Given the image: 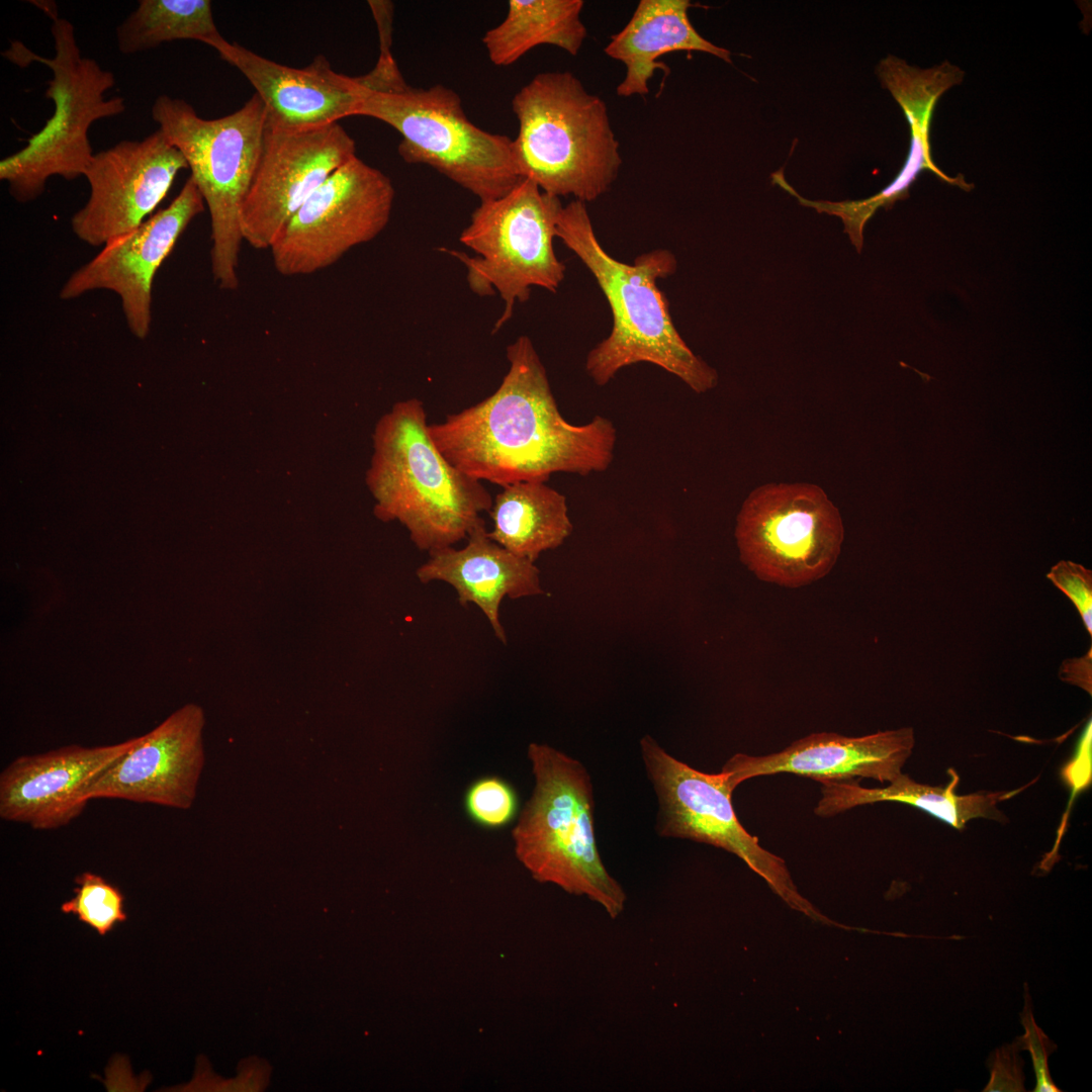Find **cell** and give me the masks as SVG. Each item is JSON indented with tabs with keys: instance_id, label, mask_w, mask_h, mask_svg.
I'll use <instances>...</instances> for the list:
<instances>
[{
	"instance_id": "16",
	"label": "cell",
	"mask_w": 1092,
	"mask_h": 1092,
	"mask_svg": "<svg viewBox=\"0 0 1092 1092\" xmlns=\"http://www.w3.org/2000/svg\"><path fill=\"white\" fill-rule=\"evenodd\" d=\"M202 709L187 704L169 715L89 786L92 799H120L176 809L193 804L204 765Z\"/></svg>"
},
{
	"instance_id": "28",
	"label": "cell",
	"mask_w": 1092,
	"mask_h": 1092,
	"mask_svg": "<svg viewBox=\"0 0 1092 1092\" xmlns=\"http://www.w3.org/2000/svg\"><path fill=\"white\" fill-rule=\"evenodd\" d=\"M518 796L504 779L489 776L474 781L464 796L468 817L477 825L497 829L511 823L518 813Z\"/></svg>"
},
{
	"instance_id": "9",
	"label": "cell",
	"mask_w": 1092,
	"mask_h": 1092,
	"mask_svg": "<svg viewBox=\"0 0 1092 1092\" xmlns=\"http://www.w3.org/2000/svg\"><path fill=\"white\" fill-rule=\"evenodd\" d=\"M562 207L559 197L524 178L508 194L480 202L471 213L459 241L475 257L440 249L463 263L471 291L478 296L497 292L504 300L492 333L510 321L516 301L529 299L533 286L556 292L563 281L566 267L553 249Z\"/></svg>"
},
{
	"instance_id": "23",
	"label": "cell",
	"mask_w": 1092,
	"mask_h": 1092,
	"mask_svg": "<svg viewBox=\"0 0 1092 1092\" xmlns=\"http://www.w3.org/2000/svg\"><path fill=\"white\" fill-rule=\"evenodd\" d=\"M948 774L951 780L944 788L917 783L904 774H900L885 788H863L856 781L823 782L822 797L814 813L820 817H831L857 806L898 802L920 808L956 829H963L969 821L976 818L1006 821L997 804L1011 798L1021 789L1012 792L959 795L956 789L960 777L953 769H948Z\"/></svg>"
},
{
	"instance_id": "8",
	"label": "cell",
	"mask_w": 1092,
	"mask_h": 1092,
	"mask_svg": "<svg viewBox=\"0 0 1092 1092\" xmlns=\"http://www.w3.org/2000/svg\"><path fill=\"white\" fill-rule=\"evenodd\" d=\"M358 115L397 130V152L404 162L432 167L480 202L505 196L524 179L513 140L472 123L460 96L444 85L392 93L367 90Z\"/></svg>"
},
{
	"instance_id": "5",
	"label": "cell",
	"mask_w": 1092,
	"mask_h": 1092,
	"mask_svg": "<svg viewBox=\"0 0 1092 1092\" xmlns=\"http://www.w3.org/2000/svg\"><path fill=\"white\" fill-rule=\"evenodd\" d=\"M528 757L535 787L512 832L517 858L536 881L585 896L617 918L627 896L597 846L588 772L546 744L531 743Z\"/></svg>"
},
{
	"instance_id": "21",
	"label": "cell",
	"mask_w": 1092,
	"mask_h": 1092,
	"mask_svg": "<svg viewBox=\"0 0 1092 1092\" xmlns=\"http://www.w3.org/2000/svg\"><path fill=\"white\" fill-rule=\"evenodd\" d=\"M461 549L445 547L429 553L430 558L417 569L422 583L434 580L453 586L462 607L476 605L487 618L495 637L507 644L499 619L503 600L544 594L540 571L535 562L520 557L487 535L485 522L468 535Z\"/></svg>"
},
{
	"instance_id": "4",
	"label": "cell",
	"mask_w": 1092,
	"mask_h": 1092,
	"mask_svg": "<svg viewBox=\"0 0 1092 1092\" xmlns=\"http://www.w3.org/2000/svg\"><path fill=\"white\" fill-rule=\"evenodd\" d=\"M519 122L514 154L523 178L550 195L593 201L623 163L605 101L571 72L534 76L513 97Z\"/></svg>"
},
{
	"instance_id": "19",
	"label": "cell",
	"mask_w": 1092,
	"mask_h": 1092,
	"mask_svg": "<svg viewBox=\"0 0 1092 1092\" xmlns=\"http://www.w3.org/2000/svg\"><path fill=\"white\" fill-rule=\"evenodd\" d=\"M914 744L910 727L860 737L820 732L800 738L780 752L761 756L736 753L722 769L734 788L748 779L781 772L820 783L857 778L890 783L902 774Z\"/></svg>"
},
{
	"instance_id": "13",
	"label": "cell",
	"mask_w": 1092,
	"mask_h": 1092,
	"mask_svg": "<svg viewBox=\"0 0 1092 1092\" xmlns=\"http://www.w3.org/2000/svg\"><path fill=\"white\" fill-rule=\"evenodd\" d=\"M356 156V143L339 122L292 126L266 115L260 159L243 202V240L254 249L272 243L306 199Z\"/></svg>"
},
{
	"instance_id": "20",
	"label": "cell",
	"mask_w": 1092,
	"mask_h": 1092,
	"mask_svg": "<svg viewBox=\"0 0 1092 1092\" xmlns=\"http://www.w3.org/2000/svg\"><path fill=\"white\" fill-rule=\"evenodd\" d=\"M218 54L252 84L270 116L292 126L328 125L358 115L368 90L362 76L335 72L321 55L306 67L293 68L230 41Z\"/></svg>"
},
{
	"instance_id": "3",
	"label": "cell",
	"mask_w": 1092,
	"mask_h": 1092,
	"mask_svg": "<svg viewBox=\"0 0 1092 1092\" xmlns=\"http://www.w3.org/2000/svg\"><path fill=\"white\" fill-rule=\"evenodd\" d=\"M368 484L375 512L397 520L428 553L466 539L492 505L483 483L452 465L428 433L418 398L395 403L378 423Z\"/></svg>"
},
{
	"instance_id": "11",
	"label": "cell",
	"mask_w": 1092,
	"mask_h": 1092,
	"mask_svg": "<svg viewBox=\"0 0 1092 1092\" xmlns=\"http://www.w3.org/2000/svg\"><path fill=\"white\" fill-rule=\"evenodd\" d=\"M395 190L380 170L357 156L338 168L293 214L270 247L286 277L326 269L387 225Z\"/></svg>"
},
{
	"instance_id": "25",
	"label": "cell",
	"mask_w": 1092,
	"mask_h": 1092,
	"mask_svg": "<svg viewBox=\"0 0 1092 1092\" xmlns=\"http://www.w3.org/2000/svg\"><path fill=\"white\" fill-rule=\"evenodd\" d=\"M583 5L582 0H510L505 19L482 37L490 62L512 65L541 44L576 56L587 35Z\"/></svg>"
},
{
	"instance_id": "15",
	"label": "cell",
	"mask_w": 1092,
	"mask_h": 1092,
	"mask_svg": "<svg viewBox=\"0 0 1092 1092\" xmlns=\"http://www.w3.org/2000/svg\"><path fill=\"white\" fill-rule=\"evenodd\" d=\"M203 198L189 177L164 209L140 226L106 245L76 270L60 291L61 299L77 298L105 289L120 297L129 331L139 339L152 324V288L155 274L195 216L204 211Z\"/></svg>"
},
{
	"instance_id": "2",
	"label": "cell",
	"mask_w": 1092,
	"mask_h": 1092,
	"mask_svg": "<svg viewBox=\"0 0 1092 1092\" xmlns=\"http://www.w3.org/2000/svg\"><path fill=\"white\" fill-rule=\"evenodd\" d=\"M556 237L590 271L612 310L609 337L586 357V372L597 385H606L620 369L639 362L661 367L698 393L717 385L716 370L682 340L668 301L657 286L658 279L676 269V260L668 250L640 255L633 264L614 259L601 246L585 202L575 199L562 207Z\"/></svg>"
},
{
	"instance_id": "18",
	"label": "cell",
	"mask_w": 1092,
	"mask_h": 1092,
	"mask_svg": "<svg viewBox=\"0 0 1092 1092\" xmlns=\"http://www.w3.org/2000/svg\"><path fill=\"white\" fill-rule=\"evenodd\" d=\"M877 74L903 109L910 126V148L902 169L888 186L870 198L841 202L811 201L809 204L819 212L839 216L858 250L862 246L866 222L880 207H890L897 200L906 198L909 188L922 171H931L940 180L965 191L974 187L962 175L951 178L944 174L934 164L930 153V124L935 105L946 90L963 81L964 72L947 61L929 69H920L889 55L880 62Z\"/></svg>"
},
{
	"instance_id": "1",
	"label": "cell",
	"mask_w": 1092,
	"mask_h": 1092,
	"mask_svg": "<svg viewBox=\"0 0 1092 1092\" xmlns=\"http://www.w3.org/2000/svg\"><path fill=\"white\" fill-rule=\"evenodd\" d=\"M509 370L485 399L428 425L443 456L481 482L544 481L557 472L585 476L608 469L617 431L596 416L572 425L560 414L546 369L529 337L507 347Z\"/></svg>"
},
{
	"instance_id": "22",
	"label": "cell",
	"mask_w": 1092,
	"mask_h": 1092,
	"mask_svg": "<svg viewBox=\"0 0 1092 1092\" xmlns=\"http://www.w3.org/2000/svg\"><path fill=\"white\" fill-rule=\"evenodd\" d=\"M689 0H640L628 23L604 49L623 63L626 75L616 91L621 97L646 95L655 70L669 68L657 60L668 53L702 52L731 63V53L702 36L689 18Z\"/></svg>"
},
{
	"instance_id": "31",
	"label": "cell",
	"mask_w": 1092,
	"mask_h": 1092,
	"mask_svg": "<svg viewBox=\"0 0 1092 1092\" xmlns=\"http://www.w3.org/2000/svg\"><path fill=\"white\" fill-rule=\"evenodd\" d=\"M1014 1042L994 1050L987 1061L990 1080L984 1092H1022L1024 1061Z\"/></svg>"
},
{
	"instance_id": "29",
	"label": "cell",
	"mask_w": 1092,
	"mask_h": 1092,
	"mask_svg": "<svg viewBox=\"0 0 1092 1092\" xmlns=\"http://www.w3.org/2000/svg\"><path fill=\"white\" fill-rule=\"evenodd\" d=\"M1024 1034L1013 1041L1019 1051L1029 1052L1036 1078L1034 1092H1060L1062 1091L1054 1083L1049 1069V1057L1057 1050V1045L1049 1038L1043 1030L1036 1024L1033 1013L1031 998L1027 984H1024V1006L1020 1014Z\"/></svg>"
},
{
	"instance_id": "14",
	"label": "cell",
	"mask_w": 1092,
	"mask_h": 1092,
	"mask_svg": "<svg viewBox=\"0 0 1092 1092\" xmlns=\"http://www.w3.org/2000/svg\"><path fill=\"white\" fill-rule=\"evenodd\" d=\"M186 168L183 155L159 128L94 154L84 174L88 200L71 219L74 234L91 246H104L130 233L149 218Z\"/></svg>"
},
{
	"instance_id": "7",
	"label": "cell",
	"mask_w": 1092,
	"mask_h": 1092,
	"mask_svg": "<svg viewBox=\"0 0 1092 1092\" xmlns=\"http://www.w3.org/2000/svg\"><path fill=\"white\" fill-rule=\"evenodd\" d=\"M151 114L185 158L207 205L213 278L220 288L234 290L244 241L240 212L262 151L266 106L255 93L237 111L206 119L185 100L160 95Z\"/></svg>"
},
{
	"instance_id": "26",
	"label": "cell",
	"mask_w": 1092,
	"mask_h": 1092,
	"mask_svg": "<svg viewBox=\"0 0 1092 1092\" xmlns=\"http://www.w3.org/2000/svg\"><path fill=\"white\" fill-rule=\"evenodd\" d=\"M179 39L201 41L217 53L226 43L214 22L209 0H140L136 9L116 27L117 48L123 55Z\"/></svg>"
},
{
	"instance_id": "24",
	"label": "cell",
	"mask_w": 1092,
	"mask_h": 1092,
	"mask_svg": "<svg viewBox=\"0 0 1092 1092\" xmlns=\"http://www.w3.org/2000/svg\"><path fill=\"white\" fill-rule=\"evenodd\" d=\"M488 515L492 522L488 537L533 562L541 553L559 547L573 530L565 495L544 481L502 486Z\"/></svg>"
},
{
	"instance_id": "6",
	"label": "cell",
	"mask_w": 1092,
	"mask_h": 1092,
	"mask_svg": "<svg viewBox=\"0 0 1092 1092\" xmlns=\"http://www.w3.org/2000/svg\"><path fill=\"white\" fill-rule=\"evenodd\" d=\"M55 56L47 58L19 40L11 41L2 56L20 68L40 63L50 68L44 96L54 103L53 115L21 150L0 161V179L18 202L39 197L53 176L74 180L84 176L94 153L88 138L91 124L125 111L122 97L105 98L115 84L112 72L83 57L72 22L58 9L48 15Z\"/></svg>"
},
{
	"instance_id": "10",
	"label": "cell",
	"mask_w": 1092,
	"mask_h": 1092,
	"mask_svg": "<svg viewBox=\"0 0 1092 1092\" xmlns=\"http://www.w3.org/2000/svg\"><path fill=\"white\" fill-rule=\"evenodd\" d=\"M741 562L760 580L799 587L829 573L841 551V515L812 483H766L753 489L736 518Z\"/></svg>"
},
{
	"instance_id": "12",
	"label": "cell",
	"mask_w": 1092,
	"mask_h": 1092,
	"mask_svg": "<svg viewBox=\"0 0 1092 1092\" xmlns=\"http://www.w3.org/2000/svg\"><path fill=\"white\" fill-rule=\"evenodd\" d=\"M640 747L658 797L661 836L723 848L741 858L782 897L801 902L784 860L764 849L739 822L732 805L735 788L726 771H700L671 756L649 735L640 740Z\"/></svg>"
},
{
	"instance_id": "30",
	"label": "cell",
	"mask_w": 1092,
	"mask_h": 1092,
	"mask_svg": "<svg viewBox=\"0 0 1092 1092\" xmlns=\"http://www.w3.org/2000/svg\"><path fill=\"white\" fill-rule=\"evenodd\" d=\"M1046 577L1075 605L1086 630L1092 635V571L1083 565L1061 560Z\"/></svg>"
},
{
	"instance_id": "17",
	"label": "cell",
	"mask_w": 1092,
	"mask_h": 1092,
	"mask_svg": "<svg viewBox=\"0 0 1092 1092\" xmlns=\"http://www.w3.org/2000/svg\"><path fill=\"white\" fill-rule=\"evenodd\" d=\"M139 738L94 747L67 745L17 757L0 775V817L36 830L69 824L89 802L91 783Z\"/></svg>"
},
{
	"instance_id": "27",
	"label": "cell",
	"mask_w": 1092,
	"mask_h": 1092,
	"mask_svg": "<svg viewBox=\"0 0 1092 1092\" xmlns=\"http://www.w3.org/2000/svg\"><path fill=\"white\" fill-rule=\"evenodd\" d=\"M75 883L74 897L61 906L63 913L77 916L102 936L127 919L124 896L118 887L90 872L76 877Z\"/></svg>"
}]
</instances>
